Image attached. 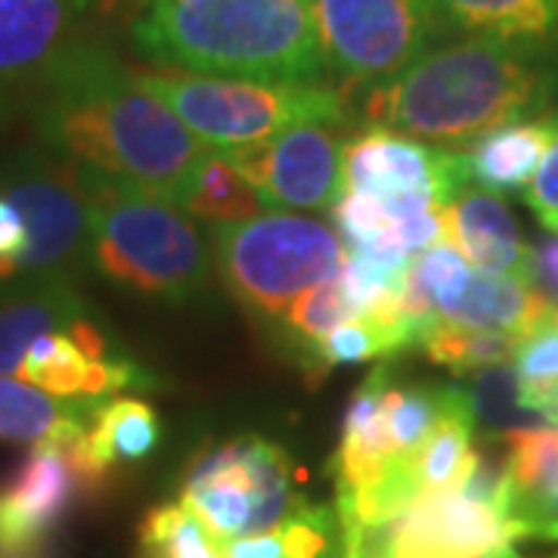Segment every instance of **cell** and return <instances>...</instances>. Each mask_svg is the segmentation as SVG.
I'll return each mask as SVG.
<instances>
[{"label": "cell", "mask_w": 558, "mask_h": 558, "mask_svg": "<svg viewBox=\"0 0 558 558\" xmlns=\"http://www.w3.org/2000/svg\"><path fill=\"white\" fill-rule=\"evenodd\" d=\"M32 128L50 156L183 199L208 149L97 40H78L35 78Z\"/></svg>", "instance_id": "1"}, {"label": "cell", "mask_w": 558, "mask_h": 558, "mask_svg": "<svg viewBox=\"0 0 558 558\" xmlns=\"http://www.w3.org/2000/svg\"><path fill=\"white\" fill-rule=\"evenodd\" d=\"M360 94V119L369 128L459 153L549 109L558 94V44L457 35Z\"/></svg>", "instance_id": "2"}, {"label": "cell", "mask_w": 558, "mask_h": 558, "mask_svg": "<svg viewBox=\"0 0 558 558\" xmlns=\"http://www.w3.org/2000/svg\"><path fill=\"white\" fill-rule=\"evenodd\" d=\"M128 44L149 69L329 84L307 0H134Z\"/></svg>", "instance_id": "3"}, {"label": "cell", "mask_w": 558, "mask_h": 558, "mask_svg": "<svg viewBox=\"0 0 558 558\" xmlns=\"http://www.w3.org/2000/svg\"><path fill=\"white\" fill-rule=\"evenodd\" d=\"M78 168L87 202V264L140 299L183 304L211 277V248L178 202L128 180Z\"/></svg>", "instance_id": "4"}, {"label": "cell", "mask_w": 558, "mask_h": 558, "mask_svg": "<svg viewBox=\"0 0 558 558\" xmlns=\"http://www.w3.org/2000/svg\"><path fill=\"white\" fill-rule=\"evenodd\" d=\"M140 84L215 153L252 149L295 124L341 128L354 119L336 84H260L137 65Z\"/></svg>", "instance_id": "5"}, {"label": "cell", "mask_w": 558, "mask_h": 558, "mask_svg": "<svg viewBox=\"0 0 558 558\" xmlns=\"http://www.w3.org/2000/svg\"><path fill=\"white\" fill-rule=\"evenodd\" d=\"M208 248L227 292L277 326L295 301L341 270L339 233L295 211L208 227Z\"/></svg>", "instance_id": "6"}, {"label": "cell", "mask_w": 558, "mask_h": 558, "mask_svg": "<svg viewBox=\"0 0 558 558\" xmlns=\"http://www.w3.org/2000/svg\"><path fill=\"white\" fill-rule=\"evenodd\" d=\"M329 84L354 94L391 81L453 38L435 0H307Z\"/></svg>", "instance_id": "7"}, {"label": "cell", "mask_w": 558, "mask_h": 558, "mask_svg": "<svg viewBox=\"0 0 558 558\" xmlns=\"http://www.w3.org/2000/svg\"><path fill=\"white\" fill-rule=\"evenodd\" d=\"M295 481V462L279 444L245 435L220 444L193 465L180 506H186L220 543H233L270 531L299 512L304 497Z\"/></svg>", "instance_id": "8"}, {"label": "cell", "mask_w": 558, "mask_h": 558, "mask_svg": "<svg viewBox=\"0 0 558 558\" xmlns=\"http://www.w3.org/2000/svg\"><path fill=\"white\" fill-rule=\"evenodd\" d=\"M499 481L502 465L478 453L475 472L459 490L418 497L385 524V558H494L512 549Z\"/></svg>", "instance_id": "9"}, {"label": "cell", "mask_w": 558, "mask_h": 558, "mask_svg": "<svg viewBox=\"0 0 558 558\" xmlns=\"http://www.w3.org/2000/svg\"><path fill=\"white\" fill-rule=\"evenodd\" d=\"M469 186L462 153L438 149L385 128L344 140V193L381 202L391 220L447 208Z\"/></svg>", "instance_id": "10"}, {"label": "cell", "mask_w": 558, "mask_h": 558, "mask_svg": "<svg viewBox=\"0 0 558 558\" xmlns=\"http://www.w3.org/2000/svg\"><path fill=\"white\" fill-rule=\"evenodd\" d=\"M81 435L32 447L0 481V558H50L78 499L102 490L75 453Z\"/></svg>", "instance_id": "11"}, {"label": "cell", "mask_w": 558, "mask_h": 558, "mask_svg": "<svg viewBox=\"0 0 558 558\" xmlns=\"http://www.w3.org/2000/svg\"><path fill=\"white\" fill-rule=\"evenodd\" d=\"M270 211H323L344 196V137L329 124H295L252 149L223 153Z\"/></svg>", "instance_id": "12"}, {"label": "cell", "mask_w": 558, "mask_h": 558, "mask_svg": "<svg viewBox=\"0 0 558 558\" xmlns=\"http://www.w3.org/2000/svg\"><path fill=\"white\" fill-rule=\"evenodd\" d=\"M16 379L75 403H102L134 388H149V376L106 336L94 311L32 341Z\"/></svg>", "instance_id": "13"}, {"label": "cell", "mask_w": 558, "mask_h": 558, "mask_svg": "<svg viewBox=\"0 0 558 558\" xmlns=\"http://www.w3.org/2000/svg\"><path fill=\"white\" fill-rule=\"evenodd\" d=\"M499 444V502L512 537L558 543V425H524Z\"/></svg>", "instance_id": "14"}, {"label": "cell", "mask_w": 558, "mask_h": 558, "mask_svg": "<svg viewBox=\"0 0 558 558\" xmlns=\"http://www.w3.org/2000/svg\"><path fill=\"white\" fill-rule=\"evenodd\" d=\"M100 0H0V84L38 78L78 44Z\"/></svg>", "instance_id": "15"}, {"label": "cell", "mask_w": 558, "mask_h": 558, "mask_svg": "<svg viewBox=\"0 0 558 558\" xmlns=\"http://www.w3.org/2000/svg\"><path fill=\"white\" fill-rule=\"evenodd\" d=\"M444 220L447 242L475 270L527 282L537 279V255L521 242L515 218L502 196H494L478 186H465L444 208Z\"/></svg>", "instance_id": "16"}, {"label": "cell", "mask_w": 558, "mask_h": 558, "mask_svg": "<svg viewBox=\"0 0 558 558\" xmlns=\"http://www.w3.org/2000/svg\"><path fill=\"white\" fill-rule=\"evenodd\" d=\"M549 311H553V301L546 299L534 282L497 277V274H484L472 267L457 292L435 307V319L521 339Z\"/></svg>", "instance_id": "17"}, {"label": "cell", "mask_w": 558, "mask_h": 558, "mask_svg": "<svg viewBox=\"0 0 558 558\" xmlns=\"http://www.w3.org/2000/svg\"><path fill=\"white\" fill-rule=\"evenodd\" d=\"M161 440L159 413L146 400L119 395L94 407L84 435L75 440V453L87 475L106 484L119 465L146 459Z\"/></svg>", "instance_id": "18"}, {"label": "cell", "mask_w": 558, "mask_h": 558, "mask_svg": "<svg viewBox=\"0 0 558 558\" xmlns=\"http://www.w3.org/2000/svg\"><path fill=\"white\" fill-rule=\"evenodd\" d=\"M475 425L478 422L472 413V400L465 395V388H457L438 425L407 457V475H410L416 499L450 494L469 481L478 465V450L472 438Z\"/></svg>", "instance_id": "19"}, {"label": "cell", "mask_w": 558, "mask_h": 558, "mask_svg": "<svg viewBox=\"0 0 558 558\" xmlns=\"http://www.w3.org/2000/svg\"><path fill=\"white\" fill-rule=\"evenodd\" d=\"M90 314L75 279H53L0 295V376L16 379L28 344L72 319Z\"/></svg>", "instance_id": "20"}, {"label": "cell", "mask_w": 558, "mask_h": 558, "mask_svg": "<svg viewBox=\"0 0 558 558\" xmlns=\"http://www.w3.org/2000/svg\"><path fill=\"white\" fill-rule=\"evenodd\" d=\"M546 146H549V116L497 128L462 153L469 183L494 196L524 193L546 156Z\"/></svg>", "instance_id": "21"}, {"label": "cell", "mask_w": 558, "mask_h": 558, "mask_svg": "<svg viewBox=\"0 0 558 558\" xmlns=\"http://www.w3.org/2000/svg\"><path fill=\"white\" fill-rule=\"evenodd\" d=\"M97 403L57 400L20 379L0 376V440L38 447L47 440H69L81 435Z\"/></svg>", "instance_id": "22"}, {"label": "cell", "mask_w": 558, "mask_h": 558, "mask_svg": "<svg viewBox=\"0 0 558 558\" xmlns=\"http://www.w3.org/2000/svg\"><path fill=\"white\" fill-rule=\"evenodd\" d=\"M447 32L558 44V0H435Z\"/></svg>", "instance_id": "23"}, {"label": "cell", "mask_w": 558, "mask_h": 558, "mask_svg": "<svg viewBox=\"0 0 558 558\" xmlns=\"http://www.w3.org/2000/svg\"><path fill=\"white\" fill-rule=\"evenodd\" d=\"M227 558H341L339 512L304 502L277 527L227 543Z\"/></svg>", "instance_id": "24"}, {"label": "cell", "mask_w": 558, "mask_h": 558, "mask_svg": "<svg viewBox=\"0 0 558 558\" xmlns=\"http://www.w3.org/2000/svg\"><path fill=\"white\" fill-rule=\"evenodd\" d=\"M180 208L190 218L205 220L208 227H223V223L258 218L264 211V202L233 161L223 153H211L196 168V174L180 199Z\"/></svg>", "instance_id": "25"}, {"label": "cell", "mask_w": 558, "mask_h": 558, "mask_svg": "<svg viewBox=\"0 0 558 558\" xmlns=\"http://www.w3.org/2000/svg\"><path fill=\"white\" fill-rule=\"evenodd\" d=\"M512 373L519 379L521 407L539 416L546 425L558 418V304L539 319L537 326L521 336Z\"/></svg>", "instance_id": "26"}, {"label": "cell", "mask_w": 558, "mask_h": 558, "mask_svg": "<svg viewBox=\"0 0 558 558\" xmlns=\"http://www.w3.org/2000/svg\"><path fill=\"white\" fill-rule=\"evenodd\" d=\"M432 363L447 366L453 373H481L506 366L515 357L519 339L506 332H487V329H472V326H457V323H432V329L418 341Z\"/></svg>", "instance_id": "27"}, {"label": "cell", "mask_w": 558, "mask_h": 558, "mask_svg": "<svg viewBox=\"0 0 558 558\" xmlns=\"http://www.w3.org/2000/svg\"><path fill=\"white\" fill-rule=\"evenodd\" d=\"M453 385H388L385 391V428L400 459L410 457L450 407Z\"/></svg>", "instance_id": "28"}, {"label": "cell", "mask_w": 558, "mask_h": 558, "mask_svg": "<svg viewBox=\"0 0 558 558\" xmlns=\"http://www.w3.org/2000/svg\"><path fill=\"white\" fill-rule=\"evenodd\" d=\"M140 546L146 558H227V543L180 502L156 506L143 519Z\"/></svg>", "instance_id": "29"}, {"label": "cell", "mask_w": 558, "mask_h": 558, "mask_svg": "<svg viewBox=\"0 0 558 558\" xmlns=\"http://www.w3.org/2000/svg\"><path fill=\"white\" fill-rule=\"evenodd\" d=\"M348 319H351V311H348V301L341 295L339 279H329L317 289H311L304 299L295 301L279 326H282L286 339L295 344L301 366H307L314 351L319 348V341L326 339L336 326L348 323Z\"/></svg>", "instance_id": "30"}, {"label": "cell", "mask_w": 558, "mask_h": 558, "mask_svg": "<svg viewBox=\"0 0 558 558\" xmlns=\"http://www.w3.org/2000/svg\"><path fill=\"white\" fill-rule=\"evenodd\" d=\"M400 348H407V344L379 323L366 317L348 319V323L336 326L326 339L319 341V348L314 351V357L304 369L314 373V376H326L329 369H336L341 363L344 366L348 363H369V360L388 357Z\"/></svg>", "instance_id": "31"}, {"label": "cell", "mask_w": 558, "mask_h": 558, "mask_svg": "<svg viewBox=\"0 0 558 558\" xmlns=\"http://www.w3.org/2000/svg\"><path fill=\"white\" fill-rule=\"evenodd\" d=\"M465 395L472 400V413L475 422L487 425H506L509 432L524 428V425H539L543 418L527 413L521 407V388L512 369L494 366V369H481L472 379V388H465Z\"/></svg>", "instance_id": "32"}, {"label": "cell", "mask_w": 558, "mask_h": 558, "mask_svg": "<svg viewBox=\"0 0 558 558\" xmlns=\"http://www.w3.org/2000/svg\"><path fill=\"white\" fill-rule=\"evenodd\" d=\"M524 202L534 208V215L543 220V227L558 223V112L549 116V146L539 161L537 174L531 186L524 190Z\"/></svg>", "instance_id": "33"}, {"label": "cell", "mask_w": 558, "mask_h": 558, "mask_svg": "<svg viewBox=\"0 0 558 558\" xmlns=\"http://www.w3.org/2000/svg\"><path fill=\"white\" fill-rule=\"evenodd\" d=\"M494 558H519V556H515L512 549H506V553H499V556H494Z\"/></svg>", "instance_id": "34"}, {"label": "cell", "mask_w": 558, "mask_h": 558, "mask_svg": "<svg viewBox=\"0 0 558 558\" xmlns=\"http://www.w3.org/2000/svg\"><path fill=\"white\" fill-rule=\"evenodd\" d=\"M106 3H121V0H102V7H106ZM128 3L134 7V0H128Z\"/></svg>", "instance_id": "35"}, {"label": "cell", "mask_w": 558, "mask_h": 558, "mask_svg": "<svg viewBox=\"0 0 558 558\" xmlns=\"http://www.w3.org/2000/svg\"><path fill=\"white\" fill-rule=\"evenodd\" d=\"M549 230H556V233H558V223H556V227H549Z\"/></svg>", "instance_id": "36"}, {"label": "cell", "mask_w": 558, "mask_h": 558, "mask_svg": "<svg viewBox=\"0 0 558 558\" xmlns=\"http://www.w3.org/2000/svg\"><path fill=\"white\" fill-rule=\"evenodd\" d=\"M553 558H558V556H553Z\"/></svg>", "instance_id": "37"}]
</instances>
